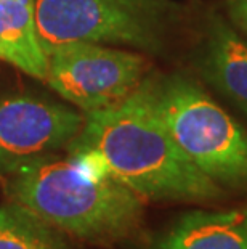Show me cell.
Returning <instances> with one entry per match:
<instances>
[{"label": "cell", "mask_w": 247, "mask_h": 249, "mask_svg": "<svg viewBox=\"0 0 247 249\" xmlns=\"http://www.w3.org/2000/svg\"><path fill=\"white\" fill-rule=\"evenodd\" d=\"M67 150L97 156L109 176L140 198L207 201L222 188L194 166L172 139L152 102L151 84L113 107L85 113Z\"/></svg>", "instance_id": "1"}, {"label": "cell", "mask_w": 247, "mask_h": 249, "mask_svg": "<svg viewBox=\"0 0 247 249\" xmlns=\"http://www.w3.org/2000/svg\"><path fill=\"white\" fill-rule=\"evenodd\" d=\"M8 193L58 231L93 243L129 235L143 208L138 195L109 176L97 156L83 151L69 158L53 155L12 174Z\"/></svg>", "instance_id": "2"}, {"label": "cell", "mask_w": 247, "mask_h": 249, "mask_svg": "<svg viewBox=\"0 0 247 249\" xmlns=\"http://www.w3.org/2000/svg\"><path fill=\"white\" fill-rule=\"evenodd\" d=\"M152 102L180 150L214 182L247 187V132L188 79L151 86Z\"/></svg>", "instance_id": "3"}, {"label": "cell", "mask_w": 247, "mask_h": 249, "mask_svg": "<svg viewBox=\"0 0 247 249\" xmlns=\"http://www.w3.org/2000/svg\"><path fill=\"white\" fill-rule=\"evenodd\" d=\"M34 10L47 56L79 42L156 47L154 24L143 0H35Z\"/></svg>", "instance_id": "4"}, {"label": "cell", "mask_w": 247, "mask_h": 249, "mask_svg": "<svg viewBox=\"0 0 247 249\" xmlns=\"http://www.w3.org/2000/svg\"><path fill=\"white\" fill-rule=\"evenodd\" d=\"M140 55L79 42L49 56L45 81L55 92L85 113L122 102L141 84Z\"/></svg>", "instance_id": "5"}, {"label": "cell", "mask_w": 247, "mask_h": 249, "mask_svg": "<svg viewBox=\"0 0 247 249\" xmlns=\"http://www.w3.org/2000/svg\"><path fill=\"white\" fill-rule=\"evenodd\" d=\"M85 116L76 109L31 95L0 98V174L58 155L82 130Z\"/></svg>", "instance_id": "6"}, {"label": "cell", "mask_w": 247, "mask_h": 249, "mask_svg": "<svg viewBox=\"0 0 247 249\" xmlns=\"http://www.w3.org/2000/svg\"><path fill=\"white\" fill-rule=\"evenodd\" d=\"M156 249H247V208L191 211L172 225Z\"/></svg>", "instance_id": "7"}, {"label": "cell", "mask_w": 247, "mask_h": 249, "mask_svg": "<svg viewBox=\"0 0 247 249\" xmlns=\"http://www.w3.org/2000/svg\"><path fill=\"white\" fill-rule=\"evenodd\" d=\"M35 0H0V60L45 79L49 56L35 28Z\"/></svg>", "instance_id": "8"}, {"label": "cell", "mask_w": 247, "mask_h": 249, "mask_svg": "<svg viewBox=\"0 0 247 249\" xmlns=\"http://www.w3.org/2000/svg\"><path fill=\"white\" fill-rule=\"evenodd\" d=\"M204 68L209 82L247 116V40L222 19L210 31Z\"/></svg>", "instance_id": "9"}, {"label": "cell", "mask_w": 247, "mask_h": 249, "mask_svg": "<svg viewBox=\"0 0 247 249\" xmlns=\"http://www.w3.org/2000/svg\"><path fill=\"white\" fill-rule=\"evenodd\" d=\"M0 249H67L56 229L19 204L0 206Z\"/></svg>", "instance_id": "10"}, {"label": "cell", "mask_w": 247, "mask_h": 249, "mask_svg": "<svg viewBox=\"0 0 247 249\" xmlns=\"http://www.w3.org/2000/svg\"><path fill=\"white\" fill-rule=\"evenodd\" d=\"M228 10L231 19L247 33V0H230Z\"/></svg>", "instance_id": "11"}]
</instances>
